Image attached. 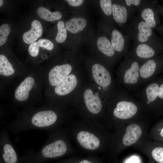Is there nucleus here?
Segmentation results:
<instances>
[{"label": "nucleus", "mask_w": 163, "mask_h": 163, "mask_svg": "<svg viewBox=\"0 0 163 163\" xmlns=\"http://www.w3.org/2000/svg\"><path fill=\"white\" fill-rule=\"evenodd\" d=\"M67 131L78 146L89 153H108L112 132L104 125L88 120L69 125Z\"/></svg>", "instance_id": "1"}, {"label": "nucleus", "mask_w": 163, "mask_h": 163, "mask_svg": "<svg viewBox=\"0 0 163 163\" xmlns=\"http://www.w3.org/2000/svg\"><path fill=\"white\" fill-rule=\"evenodd\" d=\"M114 98L107 106L104 125L108 130H117L133 121L148 116L139 101L125 90Z\"/></svg>", "instance_id": "2"}, {"label": "nucleus", "mask_w": 163, "mask_h": 163, "mask_svg": "<svg viewBox=\"0 0 163 163\" xmlns=\"http://www.w3.org/2000/svg\"><path fill=\"white\" fill-rule=\"evenodd\" d=\"M67 120L52 108L26 109L5 126V129L14 133L32 129L53 132L66 123Z\"/></svg>", "instance_id": "3"}, {"label": "nucleus", "mask_w": 163, "mask_h": 163, "mask_svg": "<svg viewBox=\"0 0 163 163\" xmlns=\"http://www.w3.org/2000/svg\"><path fill=\"white\" fill-rule=\"evenodd\" d=\"M148 117L146 116L134 120L112 132L108 153L116 157L127 148L146 139L150 123Z\"/></svg>", "instance_id": "4"}, {"label": "nucleus", "mask_w": 163, "mask_h": 163, "mask_svg": "<svg viewBox=\"0 0 163 163\" xmlns=\"http://www.w3.org/2000/svg\"><path fill=\"white\" fill-rule=\"evenodd\" d=\"M70 138L67 130L61 126L50 133L42 148L37 152L29 154L26 159L30 163H40L70 154L74 151Z\"/></svg>", "instance_id": "5"}, {"label": "nucleus", "mask_w": 163, "mask_h": 163, "mask_svg": "<svg viewBox=\"0 0 163 163\" xmlns=\"http://www.w3.org/2000/svg\"><path fill=\"white\" fill-rule=\"evenodd\" d=\"M144 62L128 53L124 56L119 69L118 76L121 84L127 89H135L139 85L140 69Z\"/></svg>", "instance_id": "6"}, {"label": "nucleus", "mask_w": 163, "mask_h": 163, "mask_svg": "<svg viewBox=\"0 0 163 163\" xmlns=\"http://www.w3.org/2000/svg\"><path fill=\"white\" fill-rule=\"evenodd\" d=\"M127 31L128 37L135 43H145L163 48L162 41L155 36L152 29L139 16L132 20Z\"/></svg>", "instance_id": "7"}, {"label": "nucleus", "mask_w": 163, "mask_h": 163, "mask_svg": "<svg viewBox=\"0 0 163 163\" xmlns=\"http://www.w3.org/2000/svg\"><path fill=\"white\" fill-rule=\"evenodd\" d=\"M133 147L143 152L156 163H163V143L145 139Z\"/></svg>", "instance_id": "8"}, {"label": "nucleus", "mask_w": 163, "mask_h": 163, "mask_svg": "<svg viewBox=\"0 0 163 163\" xmlns=\"http://www.w3.org/2000/svg\"><path fill=\"white\" fill-rule=\"evenodd\" d=\"M158 4L153 3H146L139 10V17L152 29L162 34V26L158 11Z\"/></svg>", "instance_id": "9"}, {"label": "nucleus", "mask_w": 163, "mask_h": 163, "mask_svg": "<svg viewBox=\"0 0 163 163\" xmlns=\"http://www.w3.org/2000/svg\"><path fill=\"white\" fill-rule=\"evenodd\" d=\"M163 64V59L160 56H156L144 62L140 69L139 85H145L153 80L158 68Z\"/></svg>", "instance_id": "10"}, {"label": "nucleus", "mask_w": 163, "mask_h": 163, "mask_svg": "<svg viewBox=\"0 0 163 163\" xmlns=\"http://www.w3.org/2000/svg\"><path fill=\"white\" fill-rule=\"evenodd\" d=\"M0 140V154L3 163H18V156L6 129L2 130Z\"/></svg>", "instance_id": "11"}, {"label": "nucleus", "mask_w": 163, "mask_h": 163, "mask_svg": "<svg viewBox=\"0 0 163 163\" xmlns=\"http://www.w3.org/2000/svg\"><path fill=\"white\" fill-rule=\"evenodd\" d=\"M135 45L128 53L142 61L157 56L163 52V48L155 45L145 43H135Z\"/></svg>", "instance_id": "12"}, {"label": "nucleus", "mask_w": 163, "mask_h": 163, "mask_svg": "<svg viewBox=\"0 0 163 163\" xmlns=\"http://www.w3.org/2000/svg\"><path fill=\"white\" fill-rule=\"evenodd\" d=\"M85 109L92 116H99L103 110V104L100 98L92 90L86 89L84 93Z\"/></svg>", "instance_id": "13"}, {"label": "nucleus", "mask_w": 163, "mask_h": 163, "mask_svg": "<svg viewBox=\"0 0 163 163\" xmlns=\"http://www.w3.org/2000/svg\"><path fill=\"white\" fill-rule=\"evenodd\" d=\"M36 84V79L33 76L29 75L25 77L14 90V96L15 100L21 103L27 101Z\"/></svg>", "instance_id": "14"}, {"label": "nucleus", "mask_w": 163, "mask_h": 163, "mask_svg": "<svg viewBox=\"0 0 163 163\" xmlns=\"http://www.w3.org/2000/svg\"><path fill=\"white\" fill-rule=\"evenodd\" d=\"M91 72L96 83L102 87L104 91H108L112 83L111 74L109 71L102 65L95 64L92 67Z\"/></svg>", "instance_id": "15"}, {"label": "nucleus", "mask_w": 163, "mask_h": 163, "mask_svg": "<svg viewBox=\"0 0 163 163\" xmlns=\"http://www.w3.org/2000/svg\"><path fill=\"white\" fill-rule=\"evenodd\" d=\"M72 67L68 64L57 65L53 67L48 74V80L50 84L55 86L65 78L69 75Z\"/></svg>", "instance_id": "16"}, {"label": "nucleus", "mask_w": 163, "mask_h": 163, "mask_svg": "<svg viewBox=\"0 0 163 163\" xmlns=\"http://www.w3.org/2000/svg\"><path fill=\"white\" fill-rule=\"evenodd\" d=\"M77 80L74 74H69L55 86V93L59 96H64L71 93L76 87Z\"/></svg>", "instance_id": "17"}, {"label": "nucleus", "mask_w": 163, "mask_h": 163, "mask_svg": "<svg viewBox=\"0 0 163 163\" xmlns=\"http://www.w3.org/2000/svg\"><path fill=\"white\" fill-rule=\"evenodd\" d=\"M110 42L116 51L121 53L124 56L128 54L126 39L118 30L114 29L112 31Z\"/></svg>", "instance_id": "18"}, {"label": "nucleus", "mask_w": 163, "mask_h": 163, "mask_svg": "<svg viewBox=\"0 0 163 163\" xmlns=\"http://www.w3.org/2000/svg\"><path fill=\"white\" fill-rule=\"evenodd\" d=\"M42 27L40 22L38 20H33L31 24L30 29L25 32L22 38L24 42L27 44H30L35 42L42 35Z\"/></svg>", "instance_id": "19"}, {"label": "nucleus", "mask_w": 163, "mask_h": 163, "mask_svg": "<svg viewBox=\"0 0 163 163\" xmlns=\"http://www.w3.org/2000/svg\"><path fill=\"white\" fill-rule=\"evenodd\" d=\"M129 9L125 5H112V15L115 21L120 26L126 24L129 16Z\"/></svg>", "instance_id": "20"}, {"label": "nucleus", "mask_w": 163, "mask_h": 163, "mask_svg": "<svg viewBox=\"0 0 163 163\" xmlns=\"http://www.w3.org/2000/svg\"><path fill=\"white\" fill-rule=\"evenodd\" d=\"M86 24V21L83 18H73L66 21L65 26L67 30L72 33L76 34L82 31Z\"/></svg>", "instance_id": "21"}, {"label": "nucleus", "mask_w": 163, "mask_h": 163, "mask_svg": "<svg viewBox=\"0 0 163 163\" xmlns=\"http://www.w3.org/2000/svg\"><path fill=\"white\" fill-rule=\"evenodd\" d=\"M146 139L163 143V119L156 123L149 130Z\"/></svg>", "instance_id": "22"}, {"label": "nucleus", "mask_w": 163, "mask_h": 163, "mask_svg": "<svg viewBox=\"0 0 163 163\" xmlns=\"http://www.w3.org/2000/svg\"><path fill=\"white\" fill-rule=\"evenodd\" d=\"M97 45L99 50L107 57H112L115 53V50L111 42L106 37L101 36L98 39Z\"/></svg>", "instance_id": "23"}, {"label": "nucleus", "mask_w": 163, "mask_h": 163, "mask_svg": "<svg viewBox=\"0 0 163 163\" xmlns=\"http://www.w3.org/2000/svg\"><path fill=\"white\" fill-rule=\"evenodd\" d=\"M15 70L12 64L6 56L0 55V75L2 76L10 77L13 75Z\"/></svg>", "instance_id": "24"}, {"label": "nucleus", "mask_w": 163, "mask_h": 163, "mask_svg": "<svg viewBox=\"0 0 163 163\" xmlns=\"http://www.w3.org/2000/svg\"><path fill=\"white\" fill-rule=\"evenodd\" d=\"M37 13L41 18L48 21L58 20L62 17L61 13L59 11H50L48 9L42 7H39Z\"/></svg>", "instance_id": "25"}, {"label": "nucleus", "mask_w": 163, "mask_h": 163, "mask_svg": "<svg viewBox=\"0 0 163 163\" xmlns=\"http://www.w3.org/2000/svg\"><path fill=\"white\" fill-rule=\"evenodd\" d=\"M57 163H103L98 158L95 156L82 157L72 156L59 161Z\"/></svg>", "instance_id": "26"}, {"label": "nucleus", "mask_w": 163, "mask_h": 163, "mask_svg": "<svg viewBox=\"0 0 163 163\" xmlns=\"http://www.w3.org/2000/svg\"><path fill=\"white\" fill-rule=\"evenodd\" d=\"M64 23L59 21L57 24L58 33L55 38L56 40L59 43L64 42L67 37V31Z\"/></svg>", "instance_id": "27"}, {"label": "nucleus", "mask_w": 163, "mask_h": 163, "mask_svg": "<svg viewBox=\"0 0 163 163\" xmlns=\"http://www.w3.org/2000/svg\"><path fill=\"white\" fill-rule=\"evenodd\" d=\"M11 28L7 24H4L0 27V46H2L6 42L8 37L10 33Z\"/></svg>", "instance_id": "28"}, {"label": "nucleus", "mask_w": 163, "mask_h": 163, "mask_svg": "<svg viewBox=\"0 0 163 163\" xmlns=\"http://www.w3.org/2000/svg\"><path fill=\"white\" fill-rule=\"evenodd\" d=\"M101 8L107 16L112 14V4L110 0H101L100 1Z\"/></svg>", "instance_id": "29"}, {"label": "nucleus", "mask_w": 163, "mask_h": 163, "mask_svg": "<svg viewBox=\"0 0 163 163\" xmlns=\"http://www.w3.org/2000/svg\"><path fill=\"white\" fill-rule=\"evenodd\" d=\"M145 1L140 0H125V5L130 8L138 9L139 10L146 4Z\"/></svg>", "instance_id": "30"}, {"label": "nucleus", "mask_w": 163, "mask_h": 163, "mask_svg": "<svg viewBox=\"0 0 163 163\" xmlns=\"http://www.w3.org/2000/svg\"><path fill=\"white\" fill-rule=\"evenodd\" d=\"M37 42L40 47H43L49 50H52L53 48V43L48 39H41L39 40Z\"/></svg>", "instance_id": "31"}, {"label": "nucleus", "mask_w": 163, "mask_h": 163, "mask_svg": "<svg viewBox=\"0 0 163 163\" xmlns=\"http://www.w3.org/2000/svg\"><path fill=\"white\" fill-rule=\"evenodd\" d=\"M39 47L37 42H34L30 44L28 48L30 55L33 57H36L39 53Z\"/></svg>", "instance_id": "32"}, {"label": "nucleus", "mask_w": 163, "mask_h": 163, "mask_svg": "<svg viewBox=\"0 0 163 163\" xmlns=\"http://www.w3.org/2000/svg\"><path fill=\"white\" fill-rule=\"evenodd\" d=\"M69 4L73 7L78 6L82 4L84 2L83 0H67Z\"/></svg>", "instance_id": "33"}, {"label": "nucleus", "mask_w": 163, "mask_h": 163, "mask_svg": "<svg viewBox=\"0 0 163 163\" xmlns=\"http://www.w3.org/2000/svg\"><path fill=\"white\" fill-rule=\"evenodd\" d=\"M158 13L163 15V5L161 6L158 5Z\"/></svg>", "instance_id": "34"}, {"label": "nucleus", "mask_w": 163, "mask_h": 163, "mask_svg": "<svg viewBox=\"0 0 163 163\" xmlns=\"http://www.w3.org/2000/svg\"><path fill=\"white\" fill-rule=\"evenodd\" d=\"M3 3V0H0V7H1Z\"/></svg>", "instance_id": "35"}, {"label": "nucleus", "mask_w": 163, "mask_h": 163, "mask_svg": "<svg viewBox=\"0 0 163 163\" xmlns=\"http://www.w3.org/2000/svg\"><path fill=\"white\" fill-rule=\"evenodd\" d=\"M131 162H129V163H137V162L136 161H135V160H132L131 161Z\"/></svg>", "instance_id": "36"}, {"label": "nucleus", "mask_w": 163, "mask_h": 163, "mask_svg": "<svg viewBox=\"0 0 163 163\" xmlns=\"http://www.w3.org/2000/svg\"><path fill=\"white\" fill-rule=\"evenodd\" d=\"M162 35L163 36V25L162 26Z\"/></svg>", "instance_id": "37"}, {"label": "nucleus", "mask_w": 163, "mask_h": 163, "mask_svg": "<svg viewBox=\"0 0 163 163\" xmlns=\"http://www.w3.org/2000/svg\"><path fill=\"white\" fill-rule=\"evenodd\" d=\"M162 1H163V0H162Z\"/></svg>", "instance_id": "38"}]
</instances>
